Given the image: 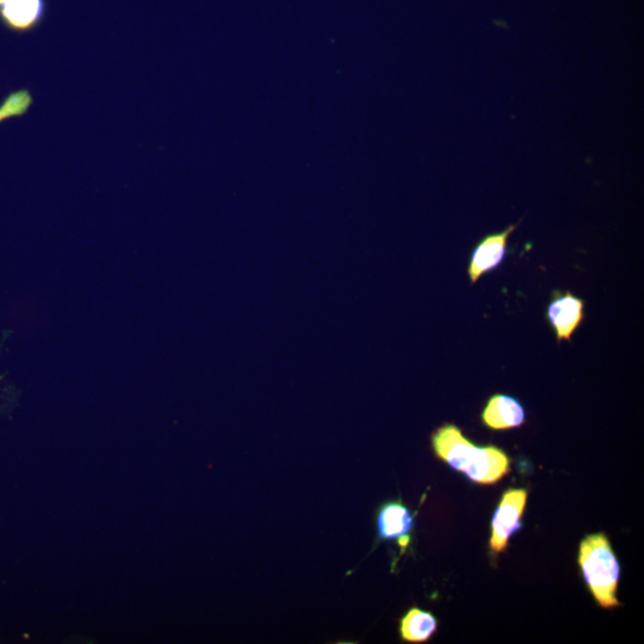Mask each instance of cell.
Masks as SVG:
<instances>
[{
	"label": "cell",
	"instance_id": "obj_1",
	"mask_svg": "<svg viewBox=\"0 0 644 644\" xmlns=\"http://www.w3.org/2000/svg\"><path fill=\"white\" fill-rule=\"evenodd\" d=\"M432 441L437 457L473 483L494 485L510 473L511 462L507 453L497 447L474 446L457 425L438 427Z\"/></svg>",
	"mask_w": 644,
	"mask_h": 644
},
{
	"label": "cell",
	"instance_id": "obj_2",
	"mask_svg": "<svg viewBox=\"0 0 644 644\" xmlns=\"http://www.w3.org/2000/svg\"><path fill=\"white\" fill-rule=\"evenodd\" d=\"M579 566L596 602L604 609L620 608L616 597L621 567L611 543L604 534L587 536L581 542Z\"/></svg>",
	"mask_w": 644,
	"mask_h": 644
},
{
	"label": "cell",
	"instance_id": "obj_3",
	"mask_svg": "<svg viewBox=\"0 0 644 644\" xmlns=\"http://www.w3.org/2000/svg\"><path fill=\"white\" fill-rule=\"evenodd\" d=\"M527 501L525 489H509L505 491L494 521H491L490 549L501 552L509 545V539L521 530V518Z\"/></svg>",
	"mask_w": 644,
	"mask_h": 644
},
{
	"label": "cell",
	"instance_id": "obj_4",
	"mask_svg": "<svg viewBox=\"0 0 644 644\" xmlns=\"http://www.w3.org/2000/svg\"><path fill=\"white\" fill-rule=\"evenodd\" d=\"M548 321L557 335L558 343L571 342V339L585 319V301L571 292L555 290L547 309Z\"/></svg>",
	"mask_w": 644,
	"mask_h": 644
},
{
	"label": "cell",
	"instance_id": "obj_5",
	"mask_svg": "<svg viewBox=\"0 0 644 644\" xmlns=\"http://www.w3.org/2000/svg\"><path fill=\"white\" fill-rule=\"evenodd\" d=\"M378 540H397L402 554L411 545L414 515L401 501H388L377 512Z\"/></svg>",
	"mask_w": 644,
	"mask_h": 644
},
{
	"label": "cell",
	"instance_id": "obj_6",
	"mask_svg": "<svg viewBox=\"0 0 644 644\" xmlns=\"http://www.w3.org/2000/svg\"><path fill=\"white\" fill-rule=\"evenodd\" d=\"M517 227L518 224H512L502 232L489 234L476 245L469 268V276L473 284L478 282L485 274L500 267L508 254L510 235L517 230Z\"/></svg>",
	"mask_w": 644,
	"mask_h": 644
},
{
	"label": "cell",
	"instance_id": "obj_7",
	"mask_svg": "<svg viewBox=\"0 0 644 644\" xmlns=\"http://www.w3.org/2000/svg\"><path fill=\"white\" fill-rule=\"evenodd\" d=\"M46 14L45 0H4L0 21L14 33H28L39 25Z\"/></svg>",
	"mask_w": 644,
	"mask_h": 644
},
{
	"label": "cell",
	"instance_id": "obj_8",
	"mask_svg": "<svg viewBox=\"0 0 644 644\" xmlns=\"http://www.w3.org/2000/svg\"><path fill=\"white\" fill-rule=\"evenodd\" d=\"M482 416L484 424L496 432L521 427L526 418L520 401L501 394H496L488 400Z\"/></svg>",
	"mask_w": 644,
	"mask_h": 644
},
{
	"label": "cell",
	"instance_id": "obj_9",
	"mask_svg": "<svg viewBox=\"0 0 644 644\" xmlns=\"http://www.w3.org/2000/svg\"><path fill=\"white\" fill-rule=\"evenodd\" d=\"M437 628V618L432 612L412 608L401 618L400 636L409 643H425L433 639Z\"/></svg>",
	"mask_w": 644,
	"mask_h": 644
},
{
	"label": "cell",
	"instance_id": "obj_10",
	"mask_svg": "<svg viewBox=\"0 0 644 644\" xmlns=\"http://www.w3.org/2000/svg\"><path fill=\"white\" fill-rule=\"evenodd\" d=\"M33 96L28 90H22L9 94L2 104H0V123L12 118L25 116L33 106Z\"/></svg>",
	"mask_w": 644,
	"mask_h": 644
},
{
	"label": "cell",
	"instance_id": "obj_11",
	"mask_svg": "<svg viewBox=\"0 0 644 644\" xmlns=\"http://www.w3.org/2000/svg\"><path fill=\"white\" fill-rule=\"evenodd\" d=\"M3 2H4V0H0V5H2Z\"/></svg>",
	"mask_w": 644,
	"mask_h": 644
}]
</instances>
